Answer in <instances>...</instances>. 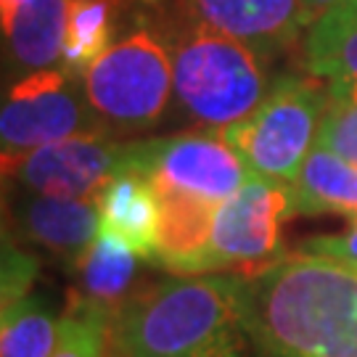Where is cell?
Masks as SVG:
<instances>
[{
  "instance_id": "6da1fadb",
  "label": "cell",
  "mask_w": 357,
  "mask_h": 357,
  "mask_svg": "<svg viewBox=\"0 0 357 357\" xmlns=\"http://www.w3.org/2000/svg\"><path fill=\"white\" fill-rule=\"evenodd\" d=\"M236 275L255 357H357V270L294 252Z\"/></svg>"
},
{
  "instance_id": "7a4b0ae2",
  "label": "cell",
  "mask_w": 357,
  "mask_h": 357,
  "mask_svg": "<svg viewBox=\"0 0 357 357\" xmlns=\"http://www.w3.org/2000/svg\"><path fill=\"white\" fill-rule=\"evenodd\" d=\"M119 357H255L238 305V275H180L132 294L114 312Z\"/></svg>"
},
{
  "instance_id": "3957f363",
  "label": "cell",
  "mask_w": 357,
  "mask_h": 357,
  "mask_svg": "<svg viewBox=\"0 0 357 357\" xmlns=\"http://www.w3.org/2000/svg\"><path fill=\"white\" fill-rule=\"evenodd\" d=\"M259 59L246 43L196 22L172 48L175 96L199 122L228 128L268 96Z\"/></svg>"
},
{
  "instance_id": "277c9868",
  "label": "cell",
  "mask_w": 357,
  "mask_h": 357,
  "mask_svg": "<svg viewBox=\"0 0 357 357\" xmlns=\"http://www.w3.org/2000/svg\"><path fill=\"white\" fill-rule=\"evenodd\" d=\"M331 85L318 75L281 77L249 116L222 130L252 175L294 185L318 141Z\"/></svg>"
},
{
  "instance_id": "5b68a950",
  "label": "cell",
  "mask_w": 357,
  "mask_h": 357,
  "mask_svg": "<svg viewBox=\"0 0 357 357\" xmlns=\"http://www.w3.org/2000/svg\"><path fill=\"white\" fill-rule=\"evenodd\" d=\"M172 48L149 26L109 45L85 69V98L103 119L119 128H146L169 101Z\"/></svg>"
},
{
  "instance_id": "8992f818",
  "label": "cell",
  "mask_w": 357,
  "mask_h": 357,
  "mask_svg": "<svg viewBox=\"0 0 357 357\" xmlns=\"http://www.w3.org/2000/svg\"><path fill=\"white\" fill-rule=\"evenodd\" d=\"M294 215L291 185L249 175L228 202L215 209L212 233L191 275L215 270L255 273L273 265L281 249V222Z\"/></svg>"
},
{
  "instance_id": "52a82bcc",
  "label": "cell",
  "mask_w": 357,
  "mask_h": 357,
  "mask_svg": "<svg viewBox=\"0 0 357 357\" xmlns=\"http://www.w3.org/2000/svg\"><path fill=\"white\" fill-rule=\"evenodd\" d=\"M138 146L141 143H114L96 132H79L32 151L3 156V172L38 196L93 202L109 180L135 169Z\"/></svg>"
},
{
  "instance_id": "ba28073f",
  "label": "cell",
  "mask_w": 357,
  "mask_h": 357,
  "mask_svg": "<svg viewBox=\"0 0 357 357\" xmlns=\"http://www.w3.org/2000/svg\"><path fill=\"white\" fill-rule=\"evenodd\" d=\"M135 172L149 175L156 188H169L220 206L249 180L246 167L225 135L191 132L138 146Z\"/></svg>"
},
{
  "instance_id": "9c48e42d",
  "label": "cell",
  "mask_w": 357,
  "mask_h": 357,
  "mask_svg": "<svg viewBox=\"0 0 357 357\" xmlns=\"http://www.w3.org/2000/svg\"><path fill=\"white\" fill-rule=\"evenodd\" d=\"M96 132L82 101L77 98L72 75L64 69H40L22 77L3 103L0 114V141L3 156L32 151L45 143H56Z\"/></svg>"
},
{
  "instance_id": "30bf717a",
  "label": "cell",
  "mask_w": 357,
  "mask_h": 357,
  "mask_svg": "<svg viewBox=\"0 0 357 357\" xmlns=\"http://www.w3.org/2000/svg\"><path fill=\"white\" fill-rule=\"evenodd\" d=\"M199 22L246 43L262 59L286 51L312 26L302 0H188Z\"/></svg>"
},
{
  "instance_id": "8fae6325",
  "label": "cell",
  "mask_w": 357,
  "mask_h": 357,
  "mask_svg": "<svg viewBox=\"0 0 357 357\" xmlns=\"http://www.w3.org/2000/svg\"><path fill=\"white\" fill-rule=\"evenodd\" d=\"M98 202L101 228L114 233L143 259L156 257L159 246V225H162V204L149 175L143 172H122L106 183Z\"/></svg>"
},
{
  "instance_id": "7c38bea8",
  "label": "cell",
  "mask_w": 357,
  "mask_h": 357,
  "mask_svg": "<svg viewBox=\"0 0 357 357\" xmlns=\"http://www.w3.org/2000/svg\"><path fill=\"white\" fill-rule=\"evenodd\" d=\"M19 228L29 241L75 259L77 265L101 230V215L98 204L90 202L38 196L19 204Z\"/></svg>"
},
{
  "instance_id": "4fadbf2b",
  "label": "cell",
  "mask_w": 357,
  "mask_h": 357,
  "mask_svg": "<svg viewBox=\"0 0 357 357\" xmlns=\"http://www.w3.org/2000/svg\"><path fill=\"white\" fill-rule=\"evenodd\" d=\"M156 193L162 204V225L153 262L169 273L191 275L196 259L209 241L217 206L169 188H156Z\"/></svg>"
},
{
  "instance_id": "5bb4252c",
  "label": "cell",
  "mask_w": 357,
  "mask_h": 357,
  "mask_svg": "<svg viewBox=\"0 0 357 357\" xmlns=\"http://www.w3.org/2000/svg\"><path fill=\"white\" fill-rule=\"evenodd\" d=\"M299 215H357V165L315 146L291 185Z\"/></svg>"
},
{
  "instance_id": "9a60e30c",
  "label": "cell",
  "mask_w": 357,
  "mask_h": 357,
  "mask_svg": "<svg viewBox=\"0 0 357 357\" xmlns=\"http://www.w3.org/2000/svg\"><path fill=\"white\" fill-rule=\"evenodd\" d=\"M69 0H29L3 32L13 64L22 69H48L64 56Z\"/></svg>"
},
{
  "instance_id": "2e32d148",
  "label": "cell",
  "mask_w": 357,
  "mask_h": 357,
  "mask_svg": "<svg viewBox=\"0 0 357 357\" xmlns=\"http://www.w3.org/2000/svg\"><path fill=\"white\" fill-rule=\"evenodd\" d=\"M305 64L328 79H357V0H339L312 22L305 40Z\"/></svg>"
},
{
  "instance_id": "e0dca14e",
  "label": "cell",
  "mask_w": 357,
  "mask_h": 357,
  "mask_svg": "<svg viewBox=\"0 0 357 357\" xmlns=\"http://www.w3.org/2000/svg\"><path fill=\"white\" fill-rule=\"evenodd\" d=\"M77 270L82 281V296L116 312L122 307V296L128 294L130 283L135 278L138 255L114 233L101 228L96 241L77 262Z\"/></svg>"
},
{
  "instance_id": "ac0fdd59",
  "label": "cell",
  "mask_w": 357,
  "mask_h": 357,
  "mask_svg": "<svg viewBox=\"0 0 357 357\" xmlns=\"http://www.w3.org/2000/svg\"><path fill=\"white\" fill-rule=\"evenodd\" d=\"M112 32H114V0H69L64 56H61L66 75H85V69L112 45Z\"/></svg>"
},
{
  "instance_id": "d6986e66",
  "label": "cell",
  "mask_w": 357,
  "mask_h": 357,
  "mask_svg": "<svg viewBox=\"0 0 357 357\" xmlns=\"http://www.w3.org/2000/svg\"><path fill=\"white\" fill-rule=\"evenodd\" d=\"M61 339V318L35 296L3 307L0 357H51Z\"/></svg>"
},
{
  "instance_id": "ffe728a7",
  "label": "cell",
  "mask_w": 357,
  "mask_h": 357,
  "mask_svg": "<svg viewBox=\"0 0 357 357\" xmlns=\"http://www.w3.org/2000/svg\"><path fill=\"white\" fill-rule=\"evenodd\" d=\"M112 326V310L90 302L82 294H72L61 315V339L51 357H116Z\"/></svg>"
},
{
  "instance_id": "44dd1931",
  "label": "cell",
  "mask_w": 357,
  "mask_h": 357,
  "mask_svg": "<svg viewBox=\"0 0 357 357\" xmlns=\"http://www.w3.org/2000/svg\"><path fill=\"white\" fill-rule=\"evenodd\" d=\"M315 146L357 165V79H331V98Z\"/></svg>"
},
{
  "instance_id": "7402d4cb",
  "label": "cell",
  "mask_w": 357,
  "mask_h": 357,
  "mask_svg": "<svg viewBox=\"0 0 357 357\" xmlns=\"http://www.w3.org/2000/svg\"><path fill=\"white\" fill-rule=\"evenodd\" d=\"M38 278V259L24 252L19 243L3 241V307H11L29 296V289Z\"/></svg>"
},
{
  "instance_id": "603a6c76",
  "label": "cell",
  "mask_w": 357,
  "mask_h": 357,
  "mask_svg": "<svg viewBox=\"0 0 357 357\" xmlns=\"http://www.w3.org/2000/svg\"><path fill=\"white\" fill-rule=\"evenodd\" d=\"M302 255H318L336 259L347 268L357 270V215L352 217V225L344 233H336V236H315V238H307L302 241V246L296 249Z\"/></svg>"
},
{
  "instance_id": "cb8c5ba5",
  "label": "cell",
  "mask_w": 357,
  "mask_h": 357,
  "mask_svg": "<svg viewBox=\"0 0 357 357\" xmlns=\"http://www.w3.org/2000/svg\"><path fill=\"white\" fill-rule=\"evenodd\" d=\"M29 0H0V22H3V29L11 24L13 16L24 8Z\"/></svg>"
},
{
  "instance_id": "d4e9b609",
  "label": "cell",
  "mask_w": 357,
  "mask_h": 357,
  "mask_svg": "<svg viewBox=\"0 0 357 357\" xmlns=\"http://www.w3.org/2000/svg\"><path fill=\"white\" fill-rule=\"evenodd\" d=\"M339 0H302V6H305L307 16H310V22H315V19H320L323 13L328 11V8H333Z\"/></svg>"
},
{
  "instance_id": "484cf974",
  "label": "cell",
  "mask_w": 357,
  "mask_h": 357,
  "mask_svg": "<svg viewBox=\"0 0 357 357\" xmlns=\"http://www.w3.org/2000/svg\"><path fill=\"white\" fill-rule=\"evenodd\" d=\"M149 3H156V0H149Z\"/></svg>"
},
{
  "instance_id": "4316f807",
  "label": "cell",
  "mask_w": 357,
  "mask_h": 357,
  "mask_svg": "<svg viewBox=\"0 0 357 357\" xmlns=\"http://www.w3.org/2000/svg\"><path fill=\"white\" fill-rule=\"evenodd\" d=\"M116 357H119V355H116Z\"/></svg>"
}]
</instances>
